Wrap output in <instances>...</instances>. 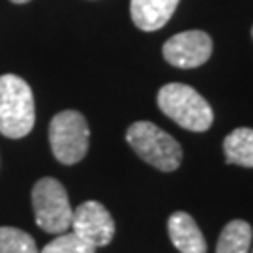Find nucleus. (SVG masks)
<instances>
[{
    "label": "nucleus",
    "mask_w": 253,
    "mask_h": 253,
    "mask_svg": "<svg viewBox=\"0 0 253 253\" xmlns=\"http://www.w3.org/2000/svg\"><path fill=\"white\" fill-rule=\"evenodd\" d=\"M32 205L36 214V223L45 233L60 235L72 227L73 208L68 193L56 178H40L32 190Z\"/></svg>",
    "instance_id": "obj_5"
},
{
    "label": "nucleus",
    "mask_w": 253,
    "mask_h": 253,
    "mask_svg": "<svg viewBox=\"0 0 253 253\" xmlns=\"http://www.w3.org/2000/svg\"><path fill=\"white\" fill-rule=\"evenodd\" d=\"M0 253H40L34 238L17 227H0Z\"/></svg>",
    "instance_id": "obj_12"
},
{
    "label": "nucleus",
    "mask_w": 253,
    "mask_h": 253,
    "mask_svg": "<svg viewBox=\"0 0 253 253\" xmlns=\"http://www.w3.org/2000/svg\"><path fill=\"white\" fill-rule=\"evenodd\" d=\"M252 34H253V30H252Z\"/></svg>",
    "instance_id": "obj_15"
},
{
    "label": "nucleus",
    "mask_w": 253,
    "mask_h": 253,
    "mask_svg": "<svg viewBox=\"0 0 253 253\" xmlns=\"http://www.w3.org/2000/svg\"><path fill=\"white\" fill-rule=\"evenodd\" d=\"M72 229L75 235L98 250L111 244L115 236V219L101 203L86 201L73 210Z\"/></svg>",
    "instance_id": "obj_7"
},
{
    "label": "nucleus",
    "mask_w": 253,
    "mask_h": 253,
    "mask_svg": "<svg viewBox=\"0 0 253 253\" xmlns=\"http://www.w3.org/2000/svg\"><path fill=\"white\" fill-rule=\"evenodd\" d=\"M36 122L32 88L19 75H0V133L9 139L28 135Z\"/></svg>",
    "instance_id": "obj_1"
},
{
    "label": "nucleus",
    "mask_w": 253,
    "mask_h": 253,
    "mask_svg": "<svg viewBox=\"0 0 253 253\" xmlns=\"http://www.w3.org/2000/svg\"><path fill=\"white\" fill-rule=\"evenodd\" d=\"M158 107L165 117L190 131H207L214 122V111L190 84L169 83L158 92Z\"/></svg>",
    "instance_id": "obj_2"
},
{
    "label": "nucleus",
    "mask_w": 253,
    "mask_h": 253,
    "mask_svg": "<svg viewBox=\"0 0 253 253\" xmlns=\"http://www.w3.org/2000/svg\"><path fill=\"white\" fill-rule=\"evenodd\" d=\"M126 141L135 154L163 172L176 171L182 162V146L162 127L152 122H135L127 127Z\"/></svg>",
    "instance_id": "obj_3"
},
{
    "label": "nucleus",
    "mask_w": 253,
    "mask_h": 253,
    "mask_svg": "<svg viewBox=\"0 0 253 253\" xmlns=\"http://www.w3.org/2000/svg\"><path fill=\"white\" fill-rule=\"evenodd\" d=\"M180 0H131L129 13L137 28L145 32L160 30L169 23Z\"/></svg>",
    "instance_id": "obj_8"
},
{
    "label": "nucleus",
    "mask_w": 253,
    "mask_h": 253,
    "mask_svg": "<svg viewBox=\"0 0 253 253\" xmlns=\"http://www.w3.org/2000/svg\"><path fill=\"white\" fill-rule=\"evenodd\" d=\"M13 4H27V2H30V0H11Z\"/></svg>",
    "instance_id": "obj_14"
},
{
    "label": "nucleus",
    "mask_w": 253,
    "mask_h": 253,
    "mask_svg": "<svg viewBox=\"0 0 253 253\" xmlns=\"http://www.w3.org/2000/svg\"><path fill=\"white\" fill-rule=\"evenodd\" d=\"M169 236L180 253H207L208 246L199 225L188 212H174L167 221Z\"/></svg>",
    "instance_id": "obj_9"
},
{
    "label": "nucleus",
    "mask_w": 253,
    "mask_h": 253,
    "mask_svg": "<svg viewBox=\"0 0 253 253\" xmlns=\"http://www.w3.org/2000/svg\"><path fill=\"white\" fill-rule=\"evenodd\" d=\"M223 152L227 163L253 167V129L252 127H236L223 141Z\"/></svg>",
    "instance_id": "obj_10"
},
{
    "label": "nucleus",
    "mask_w": 253,
    "mask_h": 253,
    "mask_svg": "<svg viewBox=\"0 0 253 253\" xmlns=\"http://www.w3.org/2000/svg\"><path fill=\"white\" fill-rule=\"evenodd\" d=\"M253 231L252 225L242 219L229 221L217 240L216 253H250Z\"/></svg>",
    "instance_id": "obj_11"
},
{
    "label": "nucleus",
    "mask_w": 253,
    "mask_h": 253,
    "mask_svg": "<svg viewBox=\"0 0 253 253\" xmlns=\"http://www.w3.org/2000/svg\"><path fill=\"white\" fill-rule=\"evenodd\" d=\"M90 129L79 111H62L49 124V143L54 158L64 165L79 163L88 152Z\"/></svg>",
    "instance_id": "obj_4"
},
{
    "label": "nucleus",
    "mask_w": 253,
    "mask_h": 253,
    "mask_svg": "<svg viewBox=\"0 0 253 253\" xmlns=\"http://www.w3.org/2000/svg\"><path fill=\"white\" fill-rule=\"evenodd\" d=\"M40 253H96V248L84 242L75 233H60L58 238L51 240Z\"/></svg>",
    "instance_id": "obj_13"
},
{
    "label": "nucleus",
    "mask_w": 253,
    "mask_h": 253,
    "mask_svg": "<svg viewBox=\"0 0 253 253\" xmlns=\"http://www.w3.org/2000/svg\"><path fill=\"white\" fill-rule=\"evenodd\" d=\"M212 54V38L203 30H186L169 38L163 45V58L180 68L191 70L207 62Z\"/></svg>",
    "instance_id": "obj_6"
}]
</instances>
